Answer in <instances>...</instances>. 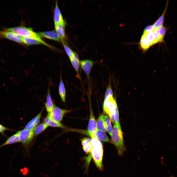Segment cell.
<instances>
[{"label":"cell","mask_w":177,"mask_h":177,"mask_svg":"<svg viewBox=\"0 0 177 177\" xmlns=\"http://www.w3.org/2000/svg\"><path fill=\"white\" fill-rule=\"evenodd\" d=\"M111 85H108L106 90L103 103L104 112L107 114L114 124L115 121V109L117 104L116 101L113 96Z\"/></svg>","instance_id":"6da1fadb"},{"label":"cell","mask_w":177,"mask_h":177,"mask_svg":"<svg viewBox=\"0 0 177 177\" xmlns=\"http://www.w3.org/2000/svg\"><path fill=\"white\" fill-rule=\"evenodd\" d=\"M111 136V143L116 147L118 155L120 156H122L126 149L124 145L120 126H118L115 124Z\"/></svg>","instance_id":"7a4b0ae2"},{"label":"cell","mask_w":177,"mask_h":177,"mask_svg":"<svg viewBox=\"0 0 177 177\" xmlns=\"http://www.w3.org/2000/svg\"><path fill=\"white\" fill-rule=\"evenodd\" d=\"M4 30L12 31L22 37L37 39L41 42L43 44L49 47H52L51 46L43 41L41 38L40 35L38 33L34 31L31 28L20 26L13 28H5Z\"/></svg>","instance_id":"3957f363"},{"label":"cell","mask_w":177,"mask_h":177,"mask_svg":"<svg viewBox=\"0 0 177 177\" xmlns=\"http://www.w3.org/2000/svg\"><path fill=\"white\" fill-rule=\"evenodd\" d=\"M90 153L97 167L100 170H102L103 154L102 145L92 146Z\"/></svg>","instance_id":"277c9868"},{"label":"cell","mask_w":177,"mask_h":177,"mask_svg":"<svg viewBox=\"0 0 177 177\" xmlns=\"http://www.w3.org/2000/svg\"><path fill=\"white\" fill-rule=\"evenodd\" d=\"M33 130L24 129L18 131L19 142L25 146L29 145L34 136Z\"/></svg>","instance_id":"5b68a950"},{"label":"cell","mask_w":177,"mask_h":177,"mask_svg":"<svg viewBox=\"0 0 177 177\" xmlns=\"http://www.w3.org/2000/svg\"><path fill=\"white\" fill-rule=\"evenodd\" d=\"M71 111L60 108L54 105L52 111L49 113L50 117L53 120L60 122L64 115Z\"/></svg>","instance_id":"8992f818"},{"label":"cell","mask_w":177,"mask_h":177,"mask_svg":"<svg viewBox=\"0 0 177 177\" xmlns=\"http://www.w3.org/2000/svg\"><path fill=\"white\" fill-rule=\"evenodd\" d=\"M0 38L7 39L21 44H24L22 37L11 31L4 30H0Z\"/></svg>","instance_id":"52a82bcc"},{"label":"cell","mask_w":177,"mask_h":177,"mask_svg":"<svg viewBox=\"0 0 177 177\" xmlns=\"http://www.w3.org/2000/svg\"><path fill=\"white\" fill-rule=\"evenodd\" d=\"M80 64L87 77L89 78L91 69L94 64L93 61L88 59L80 60Z\"/></svg>","instance_id":"ba28073f"},{"label":"cell","mask_w":177,"mask_h":177,"mask_svg":"<svg viewBox=\"0 0 177 177\" xmlns=\"http://www.w3.org/2000/svg\"><path fill=\"white\" fill-rule=\"evenodd\" d=\"M54 21L55 25L58 24H61L65 25L66 24L58 6L56 0L54 10Z\"/></svg>","instance_id":"9c48e42d"},{"label":"cell","mask_w":177,"mask_h":177,"mask_svg":"<svg viewBox=\"0 0 177 177\" xmlns=\"http://www.w3.org/2000/svg\"><path fill=\"white\" fill-rule=\"evenodd\" d=\"M43 110L36 116L30 120L25 126L24 129L31 130L33 129L39 123Z\"/></svg>","instance_id":"30bf717a"},{"label":"cell","mask_w":177,"mask_h":177,"mask_svg":"<svg viewBox=\"0 0 177 177\" xmlns=\"http://www.w3.org/2000/svg\"><path fill=\"white\" fill-rule=\"evenodd\" d=\"M43 122L48 126L63 128H65V126L60 122L53 120L50 117L49 113H48L47 116L44 119Z\"/></svg>","instance_id":"8fae6325"},{"label":"cell","mask_w":177,"mask_h":177,"mask_svg":"<svg viewBox=\"0 0 177 177\" xmlns=\"http://www.w3.org/2000/svg\"><path fill=\"white\" fill-rule=\"evenodd\" d=\"M140 48L142 52H146L151 46L145 35L143 34L139 43Z\"/></svg>","instance_id":"7c38bea8"},{"label":"cell","mask_w":177,"mask_h":177,"mask_svg":"<svg viewBox=\"0 0 177 177\" xmlns=\"http://www.w3.org/2000/svg\"><path fill=\"white\" fill-rule=\"evenodd\" d=\"M88 134L91 137L95 136L99 140L103 142H109L110 141L109 138L105 132L98 129L95 132Z\"/></svg>","instance_id":"4fadbf2b"},{"label":"cell","mask_w":177,"mask_h":177,"mask_svg":"<svg viewBox=\"0 0 177 177\" xmlns=\"http://www.w3.org/2000/svg\"><path fill=\"white\" fill-rule=\"evenodd\" d=\"M38 33L40 36L42 37L59 42H61L59 37L57 33L54 30L44 32H39Z\"/></svg>","instance_id":"5bb4252c"},{"label":"cell","mask_w":177,"mask_h":177,"mask_svg":"<svg viewBox=\"0 0 177 177\" xmlns=\"http://www.w3.org/2000/svg\"><path fill=\"white\" fill-rule=\"evenodd\" d=\"M97 129V122L94 118L92 111H91L88 127L87 134L95 132Z\"/></svg>","instance_id":"9a60e30c"},{"label":"cell","mask_w":177,"mask_h":177,"mask_svg":"<svg viewBox=\"0 0 177 177\" xmlns=\"http://www.w3.org/2000/svg\"><path fill=\"white\" fill-rule=\"evenodd\" d=\"M19 142L18 132L9 137L5 142L0 146V149L2 147L7 145H10Z\"/></svg>","instance_id":"2e32d148"},{"label":"cell","mask_w":177,"mask_h":177,"mask_svg":"<svg viewBox=\"0 0 177 177\" xmlns=\"http://www.w3.org/2000/svg\"><path fill=\"white\" fill-rule=\"evenodd\" d=\"M45 106L47 111L50 113L52 111L54 106L50 94V87L49 85L48 89Z\"/></svg>","instance_id":"e0dca14e"},{"label":"cell","mask_w":177,"mask_h":177,"mask_svg":"<svg viewBox=\"0 0 177 177\" xmlns=\"http://www.w3.org/2000/svg\"><path fill=\"white\" fill-rule=\"evenodd\" d=\"M71 64L75 70L78 78L80 79L79 73V69L80 64V60L79 59L78 55L74 52V55L72 58L70 60Z\"/></svg>","instance_id":"ac0fdd59"},{"label":"cell","mask_w":177,"mask_h":177,"mask_svg":"<svg viewBox=\"0 0 177 177\" xmlns=\"http://www.w3.org/2000/svg\"><path fill=\"white\" fill-rule=\"evenodd\" d=\"M55 26L56 32L60 38L61 42L64 41L66 37L64 30L65 25L61 24H58Z\"/></svg>","instance_id":"d6986e66"},{"label":"cell","mask_w":177,"mask_h":177,"mask_svg":"<svg viewBox=\"0 0 177 177\" xmlns=\"http://www.w3.org/2000/svg\"><path fill=\"white\" fill-rule=\"evenodd\" d=\"M168 1V0L167 2L165 9L153 25L154 29L159 28L163 26L164 16L167 8Z\"/></svg>","instance_id":"ffe728a7"},{"label":"cell","mask_w":177,"mask_h":177,"mask_svg":"<svg viewBox=\"0 0 177 177\" xmlns=\"http://www.w3.org/2000/svg\"><path fill=\"white\" fill-rule=\"evenodd\" d=\"M60 80L58 88L59 93L62 101L63 102H65L66 91L61 74H60Z\"/></svg>","instance_id":"44dd1931"},{"label":"cell","mask_w":177,"mask_h":177,"mask_svg":"<svg viewBox=\"0 0 177 177\" xmlns=\"http://www.w3.org/2000/svg\"><path fill=\"white\" fill-rule=\"evenodd\" d=\"M97 128L103 131H107L106 124L104 118V116L102 114L99 117L97 122Z\"/></svg>","instance_id":"7402d4cb"},{"label":"cell","mask_w":177,"mask_h":177,"mask_svg":"<svg viewBox=\"0 0 177 177\" xmlns=\"http://www.w3.org/2000/svg\"><path fill=\"white\" fill-rule=\"evenodd\" d=\"M48 126L44 122L36 126L33 130L34 136H37L44 130Z\"/></svg>","instance_id":"603a6c76"},{"label":"cell","mask_w":177,"mask_h":177,"mask_svg":"<svg viewBox=\"0 0 177 177\" xmlns=\"http://www.w3.org/2000/svg\"><path fill=\"white\" fill-rule=\"evenodd\" d=\"M22 38L24 44L27 46L34 44H43L40 41L35 39L22 37Z\"/></svg>","instance_id":"cb8c5ba5"},{"label":"cell","mask_w":177,"mask_h":177,"mask_svg":"<svg viewBox=\"0 0 177 177\" xmlns=\"http://www.w3.org/2000/svg\"><path fill=\"white\" fill-rule=\"evenodd\" d=\"M152 32L153 36L154 44L163 41V39L159 35L158 29H154Z\"/></svg>","instance_id":"d4e9b609"},{"label":"cell","mask_w":177,"mask_h":177,"mask_svg":"<svg viewBox=\"0 0 177 177\" xmlns=\"http://www.w3.org/2000/svg\"><path fill=\"white\" fill-rule=\"evenodd\" d=\"M104 118L105 122L107 131L111 136L113 129L109 117L107 115L104 116Z\"/></svg>","instance_id":"484cf974"},{"label":"cell","mask_w":177,"mask_h":177,"mask_svg":"<svg viewBox=\"0 0 177 177\" xmlns=\"http://www.w3.org/2000/svg\"><path fill=\"white\" fill-rule=\"evenodd\" d=\"M62 43L63 44L65 51L70 60L73 57L74 55V52L69 46L65 44L64 42H62Z\"/></svg>","instance_id":"4316f807"},{"label":"cell","mask_w":177,"mask_h":177,"mask_svg":"<svg viewBox=\"0 0 177 177\" xmlns=\"http://www.w3.org/2000/svg\"><path fill=\"white\" fill-rule=\"evenodd\" d=\"M152 31L149 32L143 31V33L146 35L150 43L151 46L154 45L153 36Z\"/></svg>","instance_id":"83f0119b"},{"label":"cell","mask_w":177,"mask_h":177,"mask_svg":"<svg viewBox=\"0 0 177 177\" xmlns=\"http://www.w3.org/2000/svg\"><path fill=\"white\" fill-rule=\"evenodd\" d=\"M115 124L118 126H120L119 121V116L118 109L117 104L115 109Z\"/></svg>","instance_id":"f1b7e54d"},{"label":"cell","mask_w":177,"mask_h":177,"mask_svg":"<svg viewBox=\"0 0 177 177\" xmlns=\"http://www.w3.org/2000/svg\"><path fill=\"white\" fill-rule=\"evenodd\" d=\"M158 29L159 35L163 39L166 31V28L163 26Z\"/></svg>","instance_id":"f546056e"},{"label":"cell","mask_w":177,"mask_h":177,"mask_svg":"<svg viewBox=\"0 0 177 177\" xmlns=\"http://www.w3.org/2000/svg\"><path fill=\"white\" fill-rule=\"evenodd\" d=\"M14 131V130L6 127L0 124V133L6 136L5 132L6 131Z\"/></svg>","instance_id":"4dcf8cb0"},{"label":"cell","mask_w":177,"mask_h":177,"mask_svg":"<svg viewBox=\"0 0 177 177\" xmlns=\"http://www.w3.org/2000/svg\"><path fill=\"white\" fill-rule=\"evenodd\" d=\"M81 143L83 146H86L91 143V139L88 137H85L81 140Z\"/></svg>","instance_id":"1f68e13d"},{"label":"cell","mask_w":177,"mask_h":177,"mask_svg":"<svg viewBox=\"0 0 177 177\" xmlns=\"http://www.w3.org/2000/svg\"><path fill=\"white\" fill-rule=\"evenodd\" d=\"M92 148L91 143L86 146H83V150L87 154L90 153Z\"/></svg>","instance_id":"d6a6232c"},{"label":"cell","mask_w":177,"mask_h":177,"mask_svg":"<svg viewBox=\"0 0 177 177\" xmlns=\"http://www.w3.org/2000/svg\"><path fill=\"white\" fill-rule=\"evenodd\" d=\"M153 25H150L146 27L144 29V32H149L152 31L154 30Z\"/></svg>","instance_id":"836d02e7"},{"label":"cell","mask_w":177,"mask_h":177,"mask_svg":"<svg viewBox=\"0 0 177 177\" xmlns=\"http://www.w3.org/2000/svg\"><path fill=\"white\" fill-rule=\"evenodd\" d=\"M171 177H175L172 176H171Z\"/></svg>","instance_id":"e575fe53"}]
</instances>
